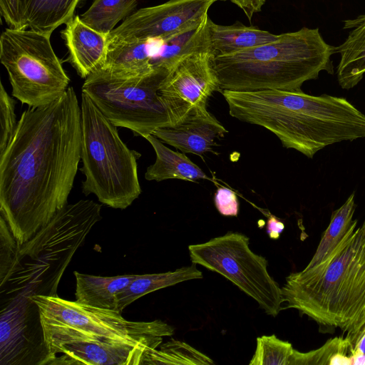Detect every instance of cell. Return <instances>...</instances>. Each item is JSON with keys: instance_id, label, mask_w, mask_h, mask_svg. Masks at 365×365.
<instances>
[{"instance_id": "1", "label": "cell", "mask_w": 365, "mask_h": 365, "mask_svg": "<svg viewBox=\"0 0 365 365\" xmlns=\"http://www.w3.org/2000/svg\"><path fill=\"white\" fill-rule=\"evenodd\" d=\"M81 110L73 87L29 107L0 154V215L19 245L66 204L81 160Z\"/></svg>"}, {"instance_id": "2", "label": "cell", "mask_w": 365, "mask_h": 365, "mask_svg": "<svg viewBox=\"0 0 365 365\" xmlns=\"http://www.w3.org/2000/svg\"><path fill=\"white\" fill-rule=\"evenodd\" d=\"M222 96L231 116L266 128L283 147L309 158L334 143L365 138V114L343 97L277 89Z\"/></svg>"}, {"instance_id": "3", "label": "cell", "mask_w": 365, "mask_h": 365, "mask_svg": "<svg viewBox=\"0 0 365 365\" xmlns=\"http://www.w3.org/2000/svg\"><path fill=\"white\" fill-rule=\"evenodd\" d=\"M334 46L319 29L303 27L278 35L274 41L221 56H212L220 91L277 89L301 91L307 81L326 71L333 73Z\"/></svg>"}, {"instance_id": "4", "label": "cell", "mask_w": 365, "mask_h": 365, "mask_svg": "<svg viewBox=\"0 0 365 365\" xmlns=\"http://www.w3.org/2000/svg\"><path fill=\"white\" fill-rule=\"evenodd\" d=\"M91 200L66 204L29 240L19 245L13 266L0 285L5 299L16 295L58 296L63 274L76 250L101 220Z\"/></svg>"}, {"instance_id": "5", "label": "cell", "mask_w": 365, "mask_h": 365, "mask_svg": "<svg viewBox=\"0 0 365 365\" xmlns=\"http://www.w3.org/2000/svg\"><path fill=\"white\" fill-rule=\"evenodd\" d=\"M81 171L82 192L95 195L103 205L124 210L140 195L138 160L141 154L121 140L117 126L84 92L81 93Z\"/></svg>"}, {"instance_id": "6", "label": "cell", "mask_w": 365, "mask_h": 365, "mask_svg": "<svg viewBox=\"0 0 365 365\" xmlns=\"http://www.w3.org/2000/svg\"><path fill=\"white\" fill-rule=\"evenodd\" d=\"M30 297L38 306L45 343L53 359L55 350L68 343L150 344L158 347L163 336L174 334L172 326L159 319L129 321L118 310L97 308L58 296Z\"/></svg>"}, {"instance_id": "7", "label": "cell", "mask_w": 365, "mask_h": 365, "mask_svg": "<svg viewBox=\"0 0 365 365\" xmlns=\"http://www.w3.org/2000/svg\"><path fill=\"white\" fill-rule=\"evenodd\" d=\"M169 72L129 73L101 68L85 78L82 92L115 126L145 138L157 128L171 125L160 91Z\"/></svg>"}, {"instance_id": "8", "label": "cell", "mask_w": 365, "mask_h": 365, "mask_svg": "<svg viewBox=\"0 0 365 365\" xmlns=\"http://www.w3.org/2000/svg\"><path fill=\"white\" fill-rule=\"evenodd\" d=\"M50 39L31 29L9 28L0 36V61L8 72L11 95L29 107L48 105L68 88L70 78Z\"/></svg>"}, {"instance_id": "9", "label": "cell", "mask_w": 365, "mask_h": 365, "mask_svg": "<svg viewBox=\"0 0 365 365\" xmlns=\"http://www.w3.org/2000/svg\"><path fill=\"white\" fill-rule=\"evenodd\" d=\"M249 237L237 232L188 247L190 260L219 273L274 317L282 310V289L267 271V259L252 251Z\"/></svg>"}, {"instance_id": "10", "label": "cell", "mask_w": 365, "mask_h": 365, "mask_svg": "<svg viewBox=\"0 0 365 365\" xmlns=\"http://www.w3.org/2000/svg\"><path fill=\"white\" fill-rule=\"evenodd\" d=\"M361 242L360 227L354 225L325 261L288 275L281 288L284 308L295 309L323 326L339 327L340 293Z\"/></svg>"}, {"instance_id": "11", "label": "cell", "mask_w": 365, "mask_h": 365, "mask_svg": "<svg viewBox=\"0 0 365 365\" xmlns=\"http://www.w3.org/2000/svg\"><path fill=\"white\" fill-rule=\"evenodd\" d=\"M1 309V364L50 365L37 304L29 296L5 299Z\"/></svg>"}, {"instance_id": "12", "label": "cell", "mask_w": 365, "mask_h": 365, "mask_svg": "<svg viewBox=\"0 0 365 365\" xmlns=\"http://www.w3.org/2000/svg\"><path fill=\"white\" fill-rule=\"evenodd\" d=\"M208 51L190 53L170 70L160 91L167 107L171 125L195 108H206L207 100L220 91L219 83Z\"/></svg>"}, {"instance_id": "13", "label": "cell", "mask_w": 365, "mask_h": 365, "mask_svg": "<svg viewBox=\"0 0 365 365\" xmlns=\"http://www.w3.org/2000/svg\"><path fill=\"white\" fill-rule=\"evenodd\" d=\"M216 0H169L140 9L108 36V41L166 38L201 23Z\"/></svg>"}, {"instance_id": "14", "label": "cell", "mask_w": 365, "mask_h": 365, "mask_svg": "<svg viewBox=\"0 0 365 365\" xmlns=\"http://www.w3.org/2000/svg\"><path fill=\"white\" fill-rule=\"evenodd\" d=\"M226 128L207 108H195L178 123L157 128L153 135L183 153L202 156L213 152L217 139L225 136Z\"/></svg>"}, {"instance_id": "15", "label": "cell", "mask_w": 365, "mask_h": 365, "mask_svg": "<svg viewBox=\"0 0 365 365\" xmlns=\"http://www.w3.org/2000/svg\"><path fill=\"white\" fill-rule=\"evenodd\" d=\"M156 348L150 344L68 343L55 350L50 365H140Z\"/></svg>"}, {"instance_id": "16", "label": "cell", "mask_w": 365, "mask_h": 365, "mask_svg": "<svg viewBox=\"0 0 365 365\" xmlns=\"http://www.w3.org/2000/svg\"><path fill=\"white\" fill-rule=\"evenodd\" d=\"M61 31L67 48V61L82 78L102 68L108 50V36L86 25L76 15Z\"/></svg>"}, {"instance_id": "17", "label": "cell", "mask_w": 365, "mask_h": 365, "mask_svg": "<svg viewBox=\"0 0 365 365\" xmlns=\"http://www.w3.org/2000/svg\"><path fill=\"white\" fill-rule=\"evenodd\" d=\"M339 327L353 345L365 325V248L360 245L348 270L339 304Z\"/></svg>"}, {"instance_id": "18", "label": "cell", "mask_w": 365, "mask_h": 365, "mask_svg": "<svg viewBox=\"0 0 365 365\" xmlns=\"http://www.w3.org/2000/svg\"><path fill=\"white\" fill-rule=\"evenodd\" d=\"M343 29L349 32L341 44L334 46V53L340 56L336 77L339 86L349 90L365 74V14L344 20Z\"/></svg>"}, {"instance_id": "19", "label": "cell", "mask_w": 365, "mask_h": 365, "mask_svg": "<svg viewBox=\"0 0 365 365\" xmlns=\"http://www.w3.org/2000/svg\"><path fill=\"white\" fill-rule=\"evenodd\" d=\"M209 50L221 56L274 41L278 35L239 21L230 26L219 25L210 19L207 23Z\"/></svg>"}, {"instance_id": "20", "label": "cell", "mask_w": 365, "mask_h": 365, "mask_svg": "<svg viewBox=\"0 0 365 365\" xmlns=\"http://www.w3.org/2000/svg\"><path fill=\"white\" fill-rule=\"evenodd\" d=\"M144 138L152 145L156 155L155 163L148 167L145 173L147 180L160 182L178 179L196 182L200 179H210L185 153L170 149L153 134Z\"/></svg>"}, {"instance_id": "21", "label": "cell", "mask_w": 365, "mask_h": 365, "mask_svg": "<svg viewBox=\"0 0 365 365\" xmlns=\"http://www.w3.org/2000/svg\"><path fill=\"white\" fill-rule=\"evenodd\" d=\"M76 301L91 307L117 310V296L136 277L123 274L101 277L74 272Z\"/></svg>"}, {"instance_id": "22", "label": "cell", "mask_w": 365, "mask_h": 365, "mask_svg": "<svg viewBox=\"0 0 365 365\" xmlns=\"http://www.w3.org/2000/svg\"><path fill=\"white\" fill-rule=\"evenodd\" d=\"M84 0H19L27 28L51 36L53 31L75 16Z\"/></svg>"}, {"instance_id": "23", "label": "cell", "mask_w": 365, "mask_h": 365, "mask_svg": "<svg viewBox=\"0 0 365 365\" xmlns=\"http://www.w3.org/2000/svg\"><path fill=\"white\" fill-rule=\"evenodd\" d=\"M203 277L196 264L175 271L136 274L135 279L117 296V310L122 312L129 304L144 295L180 282Z\"/></svg>"}, {"instance_id": "24", "label": "cell", "mask_w": 365, "mask_h": 365, "mask_svg": "<svg viewBox=\"0 0 365 365\" xmlns=\"http://www.w3.org/2000/svg\"><path fill=\"white\" fill-rule=\"evenodd\" d=\"M354 197L352 192L344 204L332 212L329 224L305 268L314 267L329 258L349 230L357 225V220H353L356 207Z\"/></svg>"}, {"instance_id": "25", "label": "cell", "mask_w": 365, "mask_h": 365, "mask_svg": "<svg viewBox=\"0 0 365 365\" xmlns=\"http://www.w3.org/2000/svg\"><path fill=\"white\" fill-rule=\"evenodd\" d=\"M138 0H94L81 15V20L92 29L108 36L121 20L131 15Z\"/></svg>"}, {"instance_id": "26", "label": "cell", "mask_w": 365, "mask_h": 365, "mask_svg": "<svg viewBox=\"0 0 365 365\" xmlns=\"http://www.w3.org/2000/svg\"><path fill=\"white\" fill-rule=\"evenodd\" d=\"M351 340L345 336L329 339L320 348L308 352L294 349L289 365H351Z\"/></svg>"}, {"instance_id": "27", "label": "cell", "mask_w": 365, "mask_h": 365, "mask_svg": "<svg viewBox=\"0 0 365 365\" xmlns=\"http://www.w3.org/2000/svg\"><path fill=\"white\" fill-rule=\"evenodd\" d=\"M143 364L210 365L214 361L187 343L171 339L159 350L150 351Z\"/></svg>"}, {"instance_id": "28", "label": "cell", "mask_w": 365, "mask_h": 365, "mask_svg": "<svg viewBox=\"0 0 365 365\" xmlns=\"http://www.w3.org/2000/svg\"><path fill=\"white\" fill-rule=\"evenodd\" d=\"M294 348L274 334L257 338L255 352L250 365H289Z\"/></svg>"}, {"instance_id": "29", "label": "cell", "mask_w": 365, "mask_h": 365, "mask_svg": "<svg viewBox=\"0 0 365 365\" xmlns=\"http://www.w3.org/2000/svg\"><path fill=\"white\" fill-rule=\"evenodd\" d=\"M16 101L0 83V154L6 148L16 128L18 121L14 112Z\"/></svg>"}, {"instance_id": "30", "label": "cell", "mask_w": 365, "mask_h": 365, "mask_svg": "<svg viewBox=\"0 0 365 365\" xmlns=\"http://www.w3.org/2000/svg\"><path fill=\"white\" fill-rule=\"evenodd\" d=\"M19 243L0 215V285L6 279L15 259Z\"/></svg>"}, {"instance_id": "31", "label": "cell", "mask_w": 365, "mask_h": 365, "mask_svg": "<svg viewBox=\"0 0 365 365\" xmlns=\"http://www.w3.org/2000/svg\"><path fill=\"white\" fill-rule=\"evenodd\" d=\"M215 205L218 212L225 216H237L239 202L236 194L230 188L220 187L215 194Z\"/></svg>"}, {"instance_id": "32", "label": "cell", "mask_w": 365, "mask_h": 365, "mask_svg": "<svg viewBox=\"0 0 365 365\" xmlns=\"http://www.w3.org/2000/svg\"><path fill=\"white\" fill-rule=\"evenodd\" d=\"M0 12L9 29L27 28L21 14L19 0H0Z\"/></svg>"}, {"instance_id": "33", "label": "cell", "mask_w": 365, "mask_h": 365, "mask_svg": "<svg viewBox=\"0 0 365 365\" xmlns=\"http://www.w3.org/2000/svg\"><path fill=\"white\" fill-rule=\"evenodd\" d=\"M349 356L351 365H365V325L359 331Z\"/></svg>"}, {"instance_id": "34", "label": "cell", "mask_w": 365, "mask_h": 365, "mask_svg": "<svg viewBox=\"0 0 365 365\" xmlns=\"http://www.w3.org/2000/svg\"><path fill=\"white\" fill-rule=\"evenodd\" d=\"M229 1L240 8L247 18L251 21L255 14L261 11L267 0H220Z\"/></svg>"}, {"instance_id": "35", "label": "cell", "mask_w": 365, "mask_h": 365, "mask_svg": "<svg viewBox=\"0 0 365 365\" xmlns=\"http://www.w3.org/2000/svg\"><path fill=\"white\" fill-rule=\"evenodd\" d=\"M284 229V225L274 216H270L267 220V232L272 240H277Z\"/></svg>"}, {"instance_id": "36", "label": "cell", "mask_w": 365, "mask_h": 365, "mask_svg": "<svg viewBox=\"0 0 365 365\" xmlns=\"http://www.w3.org/2000/svg\"><path fill=\"white\" fill-rule=\"evenodd\" d=\"M361 232V247L365 248V220L362 224V225L360 227Z\"/></svg>"}]
</instances>
